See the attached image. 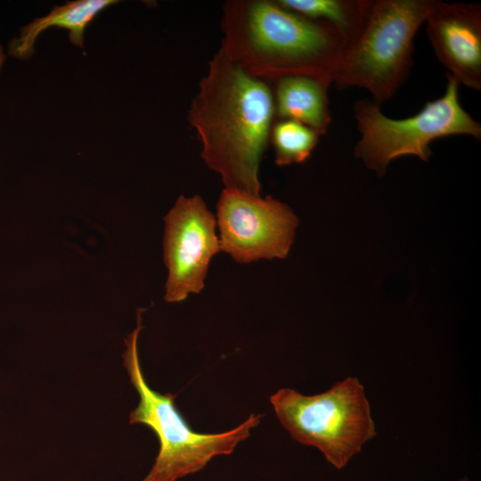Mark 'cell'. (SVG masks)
<instances>
[{
    "instance_id": "cell-13",
    "label": "cell",
    "mask_w": 481,
    "mask_h": 481,
    "mask_svg": "<svg viewBox=\"0 0 481 481\" xmlns=\"http://www.w3.org/2000/svg\"><path fill=\"white\" fill-rule=\"evenodd\" d=\"M320 135L310 127L289 119L274 120L270 142L278 166L306 161L318 143Z\"/></svg>"
},
{
    "instance_id": "cell-10",
    "label": "cell",
    "mask_w": 481,
    "mask_h": 481,
    "mask_svg": "<svg viewBox=\"0 0 481 481\" xmlns=\"http://www.w3.org/2000/svg\"><path fill=\"white\" fill-rule=\"evenodd\" d=\"M275 120L301 123L319 135L328 132L331 122L329 86L308 77H286L270 84Z\"/></svg>"
},
{
    "instance_id": "cell-11",
    "label": "cell",
    "mask_w": 481,
    "mask_h": 481,
    "mask_svg": "<svg viewBox=\"0 0 481 481\" xmlns=\"http://www.w3.org/2000/svg\"><path fill=\"white\" fill-rule=\"evenodd\" d=\"M118 3L117 0H76L55 6L46 16L22 27L20 36L11 41L8 53L20 60L29 58L37 37L52 27L67 29L70 42L83 49L86 27L101 12Z\"/></svg>"
},
{
    "instance_id": "cell-14",
    "label": "cell",
    "mask_w": 481,
    "mask_h": 481,
    "mask_svg": "<svg viewBox=\"0 0 481 481\" xmlns=\"http://www.w3.org/2000/svg\"><path fill=\"white\" fill-rule=\"evenodd\" d=\"M5 58H6V55L4 53L3 47H2V45L0 44V69H1L3 64H4V61H5Z\"/></svg>"
},
{
    "instance_id": "cell-5",
    "label": "cell",
    "mask_w": 481,
    "mask_h": 481,
    "mask_svg": "<svg viewBox=\"0 0 481 481\" xmlns=\"http://www.w3.org/2000/svg\"><path fill=\"white\" fill-rule=\"evenodd\" d=\"M270 403L291 438L319 450L338 470L377 435L364 387L356 377L348 376L313 395L281 388Z\"/></svg>"
},
{
    "instance_id": "cell-12",
    "label": "cell",
    "mask_w": 481,
    "mask_h": 481,
    "mask_svg": "<svg viewBox=\"0 0 481 481\" xmlns=\"http://www.w3.org/2000/svg\"><path fill=\"white\" fill-rule=\"evenodd\" d=\"M283 7L335 29L350 44L360 33L371 0H277Z\"/></svg>"
},
{
    "instance_id": "cell-3",
    "label": "cell",
    "mask_w": 481,
    "mask_h": 481,
    "mask_svg": "<svg viewBox=\"0 0 481 481\" xmlns=\"http://www.w3.org/2000/svg\"><path fill=\"white\" fill-rule=\"evenodd\" d=\"M136 314V327L125 338L123 365L139 395L130 412V424H143L157 436L158 455L143 481H177L202 470L215 457L229 455L246 440L261 421L262 414L251 413L240 425L222 433L194 431L175 406V394L159 393L147 383L139 359L138 338L143 329L142 314Z\"/></svg>"
},
{
    "instance_id": "cell-4",
    "label": "cell",
    "mask_w": 481,
    "mask_h": 481,
    "mask_svg": "<svg viewBox=\"0 0 481 481\" xmlns=\"http://www.w3.org/2000/svg\"><path fill=\"white\" fill-rule=\"evenodd\" d=\"M436 0H371L363 29L343 51L333 84L359 87L379 104L405 82L413 63L414 38Z\"/></svg>"
},
{
    "instance_id": "cell-9",
    "label": "cell",
    "mask_w": 481,
    "mask_h": 481,
    "mask_svg": "<svg viewBox=\"0 0 481 481\" xmlns=\"http://www.w3.org/2000/svg\"><path fill=\"white\" fill-rule=\"evenodd\" d=\"M427 36L440 63L459 85L481 89V6L436 0Z\"/></svg>"
},
{
    "instance_id": "cell-15",
    "label": "cell",
    "mask_w": 481,
    "mask_h": 481,
    "mask_svg": "<svg viewBox=\"0 0 481 481\" xmlns=\"http://www.w3.org/2000/svg\"><path fill=\"white\" fill-rule=\"evenodd\" d=\"M458 481H471V480L468 478L467 477H464L460 478Z\"/></svg>"
},
{
    "instance_id": "cell-8",
    "label": "cell",
    "mask_w": 481,
    "mask_h": 481,
    "mask_svg": "<svg viewBox=\"0 0 481 481\" xmlns=\"http://www.w3.org/2000/svg\"><path fill=\"white\" fill-rule=\"evenodd\" d=\"M164 220L163 257L168 271L164 298L181 302L204 289L209 263L221 251L216 220L200 195L180 196Z\"/></svg>"
},
{
    "instance_id": "cell-1",
    "label": "cell",
    "mask_w": 481,
    "mask_h": 481,
    "mask_svg": "<svg viewBox=\"0 0 481 481\" xmlns=\"http://www.w3.org/2000/svg\"><path fill=\"white\" fill-rule=\"evenodd\" d=\"M275 120L271 85L246 73L219 49L188 111L200 156L225 189L260 195L263 154Z\"/></svg>"
},
{
    "instance_id": "cell-2",
    "label": "cell",
    "mask_w": 481,
    "mask_h": 481,
    "mask_svg": "<svg viewBox=\"0 0 481 481\" xmlns=\"http://www.w3.org/2000/svg\"><path fill=\"white\" fill-rule=\"evenodd\" d=\"M220 49L249 75L272 84L304 76L330 86L346 46L332 27L277 0H230L220 21Z\"/></svg>"
},
{
    "instance_id": "cell-6",
    "label": "cell",
    "mask_w": 481,
    "mask_h": 481,
    "mask_svg": "<svg viewBox=\"0 0 481 481\" xmlns=\"http://www.w3.org/2000/svg\"><path fill=\"white\" fill-rule=\"evenodd\" d=\"M457 81L446 74L443 95L428 102L415 115L391 118L384 115L380 105L367 99L354 104V115L361 138L355 155L370 169L382 175L389 162L406 155L428 161L433 141L449 135H470L481 138V124L461 106Z\"/></svg>"
},
{
    "instance_id": "cell-7",
    "label": "cell",
    "mask_w": 481,
    "mask_h": 481,
    "mask_svg": "<svg viewBox=\"0 0 481 481\" xmlns=\"http://www.w3.org/2000/svg\"><path fill=\"white\" fill-rule=\"evenodd\" d=\"M216 217L221 251L241 264L286 257L298 224L285 203L225 188Z\"/></svg>"
}]
</instances>
